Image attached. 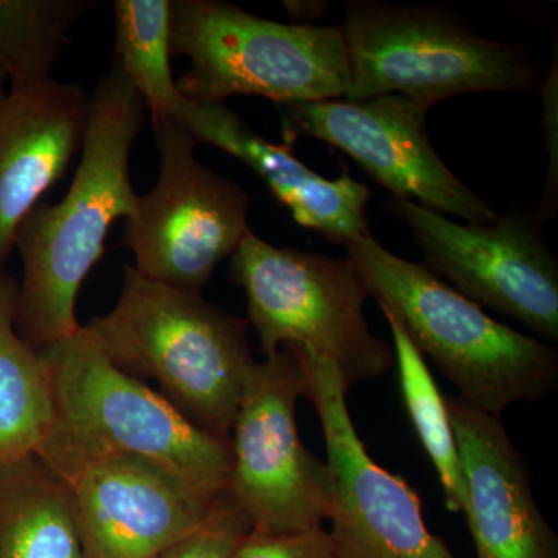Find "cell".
<instances>
[{"label": "cell", "instance_id": "obj_1", "mask_svg": "<svg viewBox=\"0 0 558 558\" xmlns=\"http://www.w3.org/2000/svg\"><path fill=\"white\" fill-rule=\"evenodd\" d=\"M145 113L137 90L113 65L90 92L86 138L68 193L57 204L40 202L16 231L22 279L14 326L36 351L81 329L80 290L105 256L112 223L137 205L131 150Z\"/></svg>", "mask_w": 558, "mask_h": 558}, {"label": "cell", "instance_id": "obj_2", "mask_svg": "<svg viewBox=\"0 0 558 558\" xmlns=\"http://www.w3.org/2000/svg\"><path fill=\"white\" fill-rule=\"evenodd\" d=\"M38 352L51 413L36 454L65 483L92 462L135 457L209 494L227 490L230 440L196 427L160 392L117 368L83 328Z\"/></svg>", "mask_w": 558, "mask_h": 558}, {"label": "cell", "instance_id": "obj_3", "mask_svg": "<svg viewBox=\"0 0 558 558\" xmlns=\"http://www.w3.org/2000/svg\"><path fill=\"white\" fill-rule=\"evenodd\" d=\"M81 328L117 368L156 380L196 427L230 440L255 362L247 319L126 266L116 306Z\"/></svg>", "mask_w": 558, "mask_h": 558}, {"label": "cell", "instance_id": "obj_4", "mask_svg": "<svg viewBox=\"0 0 558 558\" xmlns=\"http://www.w3.org/2000/svg\"><path fill=\"white\" fill-rule=\"evenodd\" d=\"M344 247L380 310L470 405L502 416L556 389L558 355L550 343L492 318L424 264L399 258L371 234Z\"/></svg>", "mask_w": 558, "mask_h": 558}, {"label": "cell", "instance_id": "obj_5", "mask_svg": "<svg viewBox=\"0 0 558 558\" xmlns=\"http://www.w3.org/2000/svg\"><path fill=\"white\" fill-rule=\"evenodd\" d=\"M339 28L348 101L400 95L429 109L458 95L531 92L539 84L526 49L483 38L446 7L351 0Z\"/></svg>", "mask_w": 558, "mask_h": 558}, {"label": "cell", "instance_id": "obj_6", "mask_svg": "<svg viewBox=\"0 0 558 558\" xmlns=\"http://www.w3.org/2000/svg\"><path fill=\"white\" fill-rule=\"evenodd\" d=\"M171 51L190 61L175 81L193 102L341 100L349 86L339 27L282 24L220 0L171 2Z\"/></svg>", "mask_w": 558, "mask_h": 558}, {"label": "cell", "instance_id": "obj_7", "mask_svg": "<svg viewBox=\"0 0 558 558\" xmlns=\"http://www.w3.org/2000/svg\"><path fill=\"white\" fill-rule=\"evenodd\" d=\"M230 277L247 296L264 357L307 349L336 365L348 391L395 366L392 348L371 332L369 290L348 256L275 247L248 231L231 256Z\"/></svg>", "mask_w": 558, "mask_h": 558}, {"label": "cell", "instance_id": "obj_8", "mask_svg": "<svg viewBox=\"0 0 558 558\" xmlns=\"http://www.w3.org/2000/svg\"><path fill=\"white\" fill-rule=\"evenodd\" d=\"M307 381L299 349L253 362L231 429L227 494L253 531L303 532L322 527L332 508L326 462L301 442L296 402Z\"/></svg>", "mask_w": 558, "mask_h": 558}, {"label": "cell", "instance_id": "obj_9", "mask_svg": "<svg viewBox=\"0 0 558 558\" xmlns=\"http://www.w3.org/2000/svg\"><path fill=\"white\" fill-rule=\"evenodd\" d=\"M160 172L124 219L121 245L143 277L201 293L248 233L250 196L196 157L201 145L179 121L153 123Z\"/></svg>", "mask_w": 558, "mask_h": 558}, {"label": "cell", "instance_id": "obj_10", "mask_svg": "<svg viewBox=\"0 0 558 558\" xmlns=\"http://www.w3.org/2000/svg\"><path fill=\"white\" fill-rule=\"evenodd\" d=\"M385 208L410 231L436 277L546 343L558 341V264L537 216L510 208L494 223L473 226L400 197H388Z\"/></svg>", "mask_w": 558, "mask_h": 558}, {"label": "cell", "instance_id": "obj_11", "mask_svg": "<svg viewBox=\"0 0 558 558\" xmlns=\"http://www.w3.org/2000/svg\"><path fill=\"white\" fill-rule=\"evenodd\" d=\"M286 142L317 138L343 150L392 197L416 202L447 218L488 226L498 211L470 190L433 148L427 108L400 95L363 101L277 105Z\"/></svg>", "mask_w": 558, "mask_h": 558}, {"label": "cell", "instance_id": "obj_12", "mask_svg": "<svg viewBox=\"0 0 558 558\" xmlns=\"http://www.w3.org/2000/svg\"><path fill=\"white\" fill-rule=\"evenodd\" d=\"M299 349L307 392L325 436L332 476L329 535L337 558H454L429 532L405 480L369 457L349 414L348 388L333 363Z\"/></svg>", "mask_w": 558, "mask_h": 558}, {"label": "cell", "instance_id": "obj_13", "mask_svg": "<svg viewBox=\"0 0 558 558\" xmlns=\"http://www.w3.org/2000/svg\"><path fill=\"white\" fill-rule=\"evenodd\" d=\"M68 484L83 558H156L199 527L222 495L135 457L92 462Z\"/></svg>", "mask_w": 558, "mask_h": 558}, {"label": "cell", "instance_id": "obj_14", "mask_svg": "<svg viewBox=\"0 0 558 558\" xmlns=\"http://www.w3.org/2000/svg\"><path fill=\"white\" fill-rule=\"evenodd\" d=\"M457 439L468 520L478 558H557L553 529L543 519L526 459L501 416L446 396Z\"/></svg>", "mask_w": 558, "mask_h": 558}, {"label": "cell", "instance_id": "obj_15", "mask_svg": "<svg viewBox=\"0 0 558 558\" xmlns=\"http://www.w3.org/2000/svg\"><path fill=\"white\" fill-rule=\"evenodd\" d=\"M90 94L54 78L7 90L0 100V274L22 220L81 153Z\"/></svg>", "mask_w": 558, "mask_h": 558}, {"label": "cell", "instance_id": "obj_16", "mask_svg": "<svg viewBox=\"0 0 558 558\" xmlns=\"http://www.w3.org/2000/svg\"><path fill=\"white\" fill-rule=\"evenodd\" d=\"M174 120L197 142L247 165L304 229L341 245L369 236L366 208L373 193L347 170L337 179L323 178L296 159L292 143L278 145L256 134L222 102L185 100Z\"/></svg>", "mask_w": 558, "mask_h": 558}, {"label": "cell", "instance_id": "obj_17", "mask_svg": "<svg viewBox=\"0 0 558 558\" xmlns=\"http://www.w3.org/2000/svg\"><path fill=\"white\" fill-rule=\"evenodd\" d=\"M0 558H83L69 484L36 453L0 465Z\"/></svg>", "mask_w": 558, "mask_h": 558}, {"label": "cell", "instance_id": "obj_18", "mask_svg": "<svg viewBox=\"0 0 558 558\" xmlns=\"http://www.w3.org/2000/svg\"><path fill=\"white\" fill-rule=\"evenodd\" d=\"M20 281L0 274V465L38 453L50 425L44 360L14 326Z\"/></svg>", "mask_w": 558, "mask_h": 558}, {"label": "cell", "instance_id": "obj_19", "mask_svg": "<svg viewBox=\"0 0 558 558\" xmlns=\"http://www.w3.org/2000/svg\"><path fill=\"white\" fill-rule=\"evenodd\" d=\"M113 65L137 90L150 121L174 120L185 98L171 68V0H116Z\"/></svg>", "mask_w": 558, "mask_h": 558}, {"label": "cell", "instance_id": "obj_20", "mask_svg": "<svg viewBox=\"0 0 558 558\" xmlns=\"http://www.w3.org/2000/svg\"><path fill=\"white\" fill-rule=\"evenodd\" d=\"M92 0H0V69L10 89L51 78Z\"/></svg>", "mask_w": 558, "mask_h": 558}, {"label": "cell", "instance_id": "obj_21", "mask_svg": "<svg viewBox=\"0 0 558 558\" xmlns=\"http://www.w3.org/2000/svg\"><path fill=\"white\" fill-rule=\"evenodd\" d=\"M381 314L391 332L403 402L418 440L438 472L446 508L453 513L462 512L465 505L464 478L446 396L440 395L425 359L413 347L398 322L388 312L381 311Z\"/></svg>", "mask_w": 558, "mask_h": 558}, {"label": "cell", "instance_id": "obj_22", "mask_svg": "<svg viewBox=\"0 0 558 558\" xmlns=\"http://www.w3.org/2000/svg\"><path fill=\"white\" fill-rule=\"evenodd\" d=\"M250 529L247 519L226 490L199 527L156 558H230Z\"/></svg>", "mask_w": 558, "mask_h": 558}, {"label": "cell", "instance_id": "obj_23", "mask_svg": "<svg viewBox=\"0 0 558 558\" xmlns=\"http://www.w3.org/2000/svg\"><path fill=\"white\" fill-rule=\"evenodd\" d=\"M230 558H337V553L323 526L281 534L250 529Z\"/></svg>", "mask_w": 558, "mask_h": 558}, {"label": "cell", "instance_id": "obj_24", "mask_svg": "<svg viewBox=\"0 0 558 558\" xmlns=\"http://www.w3.org/2000/svg\"><path fill=\"white\" fill-rule=\"evenodd\" d=\"M557 53L554 54V62L550 64L548 73H546L545 81L542 87V130L546 140V149L549 154V171L546 178L545 191H543L542 199L538 205V220L554 219L557 211V197H558V161H557Z\"/></svg>", "mask_w": 558, "mask_h": 558}, {"label": "cell", "instance_id": "obj_25", "mask_svg": "<svg viewBox=\"0 0 558 558\" xmlns=\"http://www.w3.org/2000/svg\"><path fill=\"white\" fill-rule=\"evenodd\" d=\"M288 10L293 24H307V21L318 20L328 10L326 2H282Z\"/></svg>", "mask_w": 558, "mask_h": 558}, {"label": "cell", "instance_id": "obj_26", "mask_svg": "<svg viewBox=\"0 0 558 558\" xmlns=\"http://www.w3.org/2000/svg\"><path fill=\"white\" fill-rule=\"evenodd\" d=\"M7 78L5 73L2 72V69H0V100H2L3 97H5L7 94Z\"/></svg>", "mask_w": 558, "mask_h": 558}]
</instances>
